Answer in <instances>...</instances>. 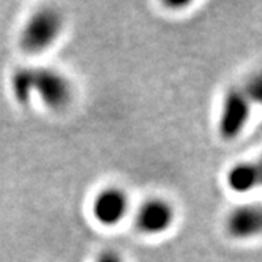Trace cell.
Segmentation results:
<instances>
[{
	"label": "cell",
	"instance_id": "1",
	"mask_svg": "<svg viewBox=\"0 0 262 262\" xmlns=\"http://www.w3.org/2000/svg\"><path fill=\"white\" fill-rule=\"evenodd\" d=\"M11 93L23 106L36 95L49 109H63L73 98V85L54 68H19L11 76Z\"/></svg>",
	"mask_w": 262,
	"mask_h": 262
},
{
	"label": "cell",
	"instance_id": "2",
	"mask_svg": "<svg viewBox=\"0 0 262 262\" xmlns=\"http://www.w3.org/2000/svg\"><path fill=\"white\" fill-rule=\"evenodd\" d=\"M63 14L54 7L32 13L19 33V46L27 54H40L49 49L63 30Z\"/></svg>",
	"mask_w": 262,
	"mask_h": 262
},
{
	"label": "cell",
	"instance_id": "3",
	"mask_svg": "<svg viewBox=\"0 0 262 262\" xmlns=\"http://www.w3.org/2000/svg\"><path fill=\"white\" fill-rule=\"evenodd\" d=\"M251 114V98L245 90L232 89L223 98L218 116V135L223 141L237 139L245 129Z\"/></svg>",
	"mask_w": 262,
	"mask_h": 262
},
{
	"label": "cell",
	"instance_id": "4",
	"mask_svg": "<svg viewBox=\"0 0 262 262\" xmlns=\"http://www.w3.org/2000/svg\"><path fill=\"white\" fill-rule=\"evenodd\" d=\"M176 221V210L169 201L161 198L147 199L138 210L136 226L147 235H158L166 232Z\"/></svg>",
	"mask_w": 262,
	"mask_h": 262
},
{
	"label": "cell",
	"instance_id": "5",
	"mask_svg": "<svg viewBox=\"0 0 262 262\" xmlns=\"http://www.w3.org/2000/svg\"><path fill=\"white\" fill-rule=\"evenodd\" d=\"M129 199L120 188H104L92 202V215L101 226H116L128 213Z\"/></svg>",
	"mask_w": 262,
	"mask_h": 262
},
{
	"label": "cell",
	"instance_id": "6",
	"mask_svg": "<svg viewBox=\"0 0 262 262\" xmlns=\"http://www.w3.org/2000/svg\"><path fill=\"white\" fill-rule=\"evenodd\" d=\"M226 226L234 238H251L260 231V212L256 205H242L229 213Z\"/></svg>",
	"mask_w": 262,
	"mask_h": 262
},
{
	"label": "cell",
	"instance_id": "7",
	"mask_svg": "<svg viewBox=\"0 0 262 262\" xmlns=\"http://www.w3.org/2000/svg\"><path fill=\"white\" fill-rule=\"evenodd\" d=\"M259 180L260 169L256 163H237L231 167L226 176L228 186L238 194L253 191L259 185Z\"/></svg>",
	"mask_w": 262,
	"mask_h": 262
},
{
	"label": "cell",
	"instance_id": "8",
	"mask_svg": "<svg viewBox=\"0 0 262 262\" xmlns=\"http://www.w3.org/2000/svg\"><path fill=\"white\" fill-rule=\"evenodd\" d=\"M95 262H123V259L117 251L107 250V251H103L101 254H98Z\"/></svg>",
	"mask_w": 262,
	"mask_h": 262
}]
</instances>
